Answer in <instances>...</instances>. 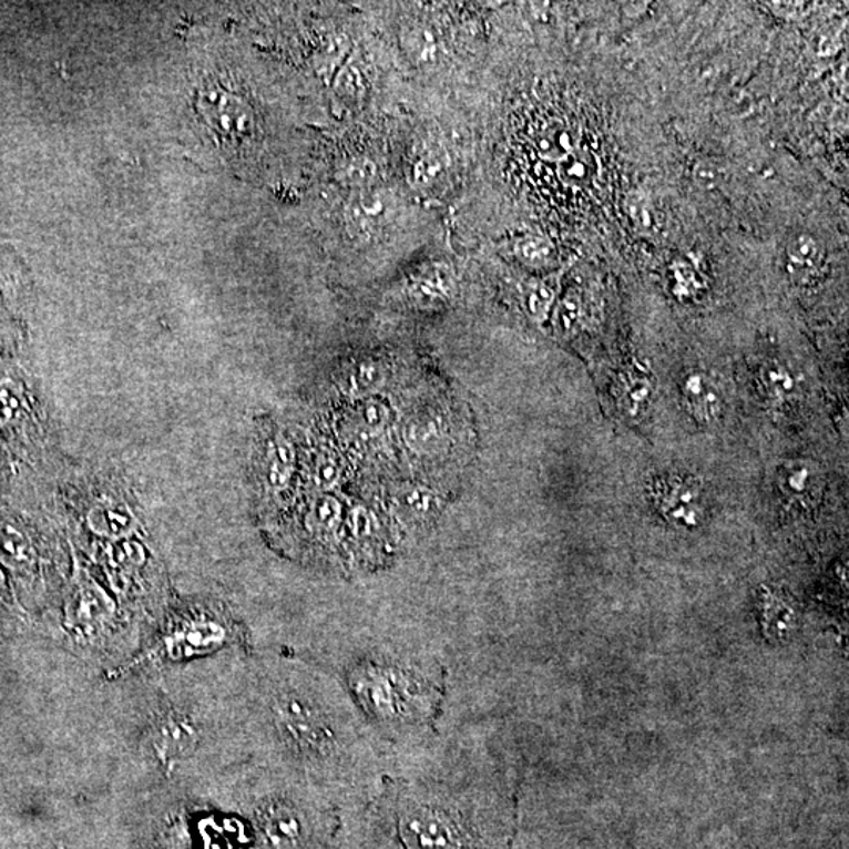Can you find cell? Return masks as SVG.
Wrapping results in <instances>:
<instances>
[{
	"label": "cell",
	"instance_id": "obj_1",
	"mask_svg": "<svg viewBox=\"0 0 849 849\" xmlns=\"http://www.w3.org/2000/svg\"><path fill=\"white\" fill-rule=\"evenodd\" d=\"M351 849H502L501 825L466 796L408 788L345 829Z\"/></svg>",
	"mask_w": 849,
	"mask_h": 849
},
{
	"label": "cell",
	"instance_id": "obj_2",
	"mask_svg": "<svg viewBox=\"0 0 849 849\" xmlns=\"http://www.w3.org/2000/svg\"><path fill=\"white\" fill-rule=\"evenodd\" d=\"M352 693L368 715L382 723L427 719L438 704V689L412 668L386 663L360 664L349 675Z\"/></svg>",
	"mask_w": 849,
	"mask_h": 849
},
{
	"label": "cell",
	"instance_id": "obj_3",
	"mask_svg": "<svg viewBox=\"0 0 849 849\" xmlns=\"http://www.w3.org/2000/svg\"><path fill=\"white\" fill-rule=\"evenodd\" d=\"M276 719L285 739L304 754H321L333 735L325 717L303 698L282 697L277 700Z\"/></svg>",
	"mask_w": 849,
	"mask_h": 849
},
{
	"label": "cell",
	"instance_id": "obj_4",
	"mask_svg": "<svg viewBox=\"0 0 849 849\" xmlns=\"http://www.w3.org/2000/svg\"><path fill=\"white\" fill-rule=\"evenodd\" d=\"M397 201L385 187L374 186L349 194L344 209L345 227L351 238L367 243L392 223Z\"/></svg>",
	"mask_w": 849,
	"mask_h": 849
},
{
	"label": "cell",
	"instance_id": "obj_5",
	"mask_svg": "<svg viewBox=\"0 0 849 849\" xmlns=\"http://www.w3.org/2000/svg\"><path fill=\"white\" fill-rule=\"evenodd\" d=\"M348 558L360 565H374L389 555V535L378 514L366 505H355L347 512L344 544Z\"/></svg>",
	"mask_w": 849,
	"mask_h": 849
},
{
	"label": "cell",
	"instance_id": "obj_6",
	"mask_svg": "<svg viewBox=\"0 0 849 849\" xmlns=\"http://www.w3.org/2000/svg\"><path fill=\"white\" fill-rule=\"evenodd\" d=\"M657 510L672 524L679 528H697L704 521L706 510L700 488L683 477H664L653 488Z\"/></svg>",
	"mask_w": 849,
	"mask_h": 849
},
{
	"label": "cell",
	"instance_id": "obj_7",
	"mask_svg": "<svg viewBox=\"0 0 849 849\" xmlns=\"http://www.w3.org/2000/svg\"><path fill=\"white\" fill-rule=\"evenodd\" d=\"M68 623L84 633H92L106 625L114 615V603L106 592L82 574L74 582L73 592L68 601Z\"/></svg>",
	"mask_w": 849,
	"mask_h": 849
},
{
	"label": "cell",
	"instance_id": "obj_8",
	"mask_svg": "<svg viewBox=\"0 0 849 849\" xmlns=\"http://www.w3.org/2000/svg\"><path fill=\"white\" fill-rule=\"evenodd\" d=\"M345 518L347 512H345L344 502L333 492H328L311 499L304 524L311 540L337 554L344 544Z\"/></svg>",
	"mask_w": 849,
	"mask_h": 849
},
{
	"label": "cell",
	"instance_id": "obj_9",
	"mask_svg": "<svg viewBox=\"0 0 849 849\" xmlns=\"http://www.w3.org/2000/svg\"><path fill=\"white\" fill-rule=\"evenodd\" d=\"M390 422H392V411L389 406L374 397L352 405L347 422L344 423V430L349 434V442L360 450L364 447L377 446L379 439L386 434Z\"/></svg>",
	"mask_w": 849,
	"mask_h": 849
},
{
	"label": "cell",
	"instance_id": "obj_10",
	"mask_svg": "<svg viewBox=\"0 0 849 849\" xmlns=\"http://www.w3.org/2000/svg\"><path fill=\"white\" fill-rule=\"evenodd\" d=\"M409 298L423 307L449 303L457 291L453 269L446 263H430L416 270L406 285Z\"/></svg>",
	"mask_w": 849,
	"mask_h": 849
},
{
	"label": "cell",
	"instance_id": "obj_11",
	"mask_svg": "<svg viewBox=\"0 0 849 849\" xmlns=\"http://www.w3.org/2000/svg\"><path fill=\"white\" fill-rule=\"evenodd\" d=\"M390 370L381 359L364 358L349 364L337 379L338 389L349 400L377 397L387 386Z\"/></svg>",
	"mask_w": 849,
	"mask_h": 849
},
{
	"label": "cell",
	"instance_id": "obj_12",
	"mask_svg": "<svg viewBox=\"0 0 849 849\" xmlns=\"http://www.w3.org/2000/svg\"><path fill=\"white\" fill-rule=\"evenodd\" d=\"M90 531L112 540H126L137 531L139 522L130 507L114 499H103L90 509Z\"/></svg>",
	"mask_w": 849,
	"mask_h": 849
},
{
	"label": "cell",
	"instance_id": "obj_13",
	"mask_svg": "<svg viewBox=\"0 0 849 849\" xmlns=\"http://www.w3.org/2000/svg\"><path fill=\"white\" fill-rule=\"evenodd\" d=\"M263 473H265L266 491L270 494H282L290 488L296 473V450L290 439L282 434L270 439L265 453Z\"/></svg>",
	"mask_w": 849,
	"mask_h": 849
},
{
	"label": "cell",
	"instance_id": "obj_14",
	"mask_svg": "<svg viewBox=\"0 0 849 849\" xmlns=\"http://www.w3.org/2000/svg\"><path fill=\"white\" fill-rule=\"evenodd\" d=\"M197 741V732L186 717L167 716L160 720L152 735V746L163 760H176L190 753Z\"/></svg>",
	"mask_w": 849,
	"mask_h": 849
},
{
	"label": "cell",
	"instance_id": "obj_15",
	"mask_svg": "<svg viewBox=\"0 0 849 849\" xmlns=\"http://www.w3.org/2000/svg\"><path fill=\"white\" fill-rule=\"evenodd\" d=\"M682 393L695 420L709 424L719 419L723 400L715 382L705 374L694 371L687 375L682 385Z\"/></svg>",
	"mask_w": 849,
	"mask_h": 849
},
{
	"label": "cell",
	"instance_id": "obj_16",
	"mask_svg": "<svg viewBox=\"0 0 849 849\" xmlns=\"http://www.w3.org/2000/svg\"><path fill=\"white\" fill-rule=\"evenodd\" d=\"M393 514L400 521L422 522L438 514L441 499L423 484H405L390 499Z\"/></svg>",
	"mask_w": 849,
	"mask_h": 849
},
{
	"label": "cell",
	"instance_id": "obj_17",
	"mask_svg": "<svg viewBox=\"0 0 849 849\" xmlns=\"http://www.w3.org/2000/svg\"><path fill=\"white\" fill-rule=\"evenodd\" d=\"M227 631L214 620H195L180 627L174 637L168 641V649L182 652L180 655L212 649L223 645Z\"/></svg>",
	"mask_w": 849,
	"mask_h": 849
},
{
	"label": "cell",
	"instance_id": "obj_18",
	"mask_svg": "<svg viewBox=\"0 0 849 849\" xmlns=\"http://www.w3.org/2000/svg\"><path fill=\"white\" fill-rule=\"evenodd\" d=\"M405 442L412 453L433 454L446 444L447 427L444 419L434 412L411 417L405 427Z\"/></svg>",
	"mask_w": 849,
	"mask_h": 849
},
{
	"label": "cell",
	"instance_id": "obj_19",
	"mask_svg": "<svg viewBox=\"0 0 849 849\" xmlns=\"http://www.w3.org/2000/svg\"><path fill=\"white\" fill-rule=\"evenodd\" d=\"M214 122L224 134L246 137L255 125L254 112L246 101L227 92H216Z\"/></svg>",
	"mask_w": 849,
	"mask_h": 849
},
{
	"label": "cell",
	"instance_id": "obj_20",
	"mask_svg": "<svg viewBox=\"0 0 849 849\" xmlns=\"http://www.w3.org/2000/svg\"><path fill=\"white\" fill-rule=\"evenodd\" d=\"M368 88H370V79H368L366 63L358 51H351L334 76V93L341 103L359 106L366 100Z\"/></svg>",
	"mask_w": 849,
	"mask_h": 849
},
{
	"label": "cell",
	"instance_id": "obj_21",
	"mask_svg": "<svg viewBox=\"0 0 849 849\" xmlns=\"http://www.w3.org/2000/svg\"><path fill=\"white\" fill-rule=\"evenodd\" d=\"M311 483L318 494H328L338 488L345 477V466L333 450H321L311 464Z\"/></svg>",
	"mask_w": 849,
	"mask_h": 849
},
{
	"label": "cell",
	"instance_id": "obj_22",
	"mask_svg": "<svg viewBox=\"0 0 849 849\" xmlns=\"http://www.w3.org/2000/svg\"><path fill=\"white\" fill-rule=\"evenodd\" d=\"M449 167V157L444 150L430 149L422 153L411 167V184L428 187L438 182Z\"/></svg>",
	"mask_w": 849,
	"mask_h": 849
},
{
	"label": "cell",
	"instance_id": "obj_23",
	"mask_svg": "<svg viewBox=\"0 0 849 849\" xmlns=\"http://www.w3.org/2000/svg\"><path fill=\"white\" fill-rule=\"evenodd\" d=\"M788 265L791 274L806 276L820 266L821 249L809 235H799L788 246Z\"/></svg>",
	"mask_w": 849,
	"mask_h": 849
},
{
	"label": "cell",
	"instance_id": "obj_24",
	"mask_svg": "<svg viewBox=\"0 0 849 849\" xmlns=\"http://www.w3.org/2000/svg\"><path fill=\"white\" fill-rule=\"evenodd\" d=\"M555 296H558V288L551 280H540L532 284L524 293V307L529 317L543 323L550 317Z\"/></svg>",
	"mask_w": 849,
	"mask_h": 849
},
{
	"label": "cell",
	"instance_id": "obj_25",
	"mask_svg": "<svg viewBox=\"0 0 849 849\" xmlns=\"http://www.w3.org/2000/svg\"><path fill=\"white\" fill-rule=\"evenodd\" d=\"M536 149L544 160L562 161L574 152L573 135L563 126L546 127L536 141Z\"/></svg>",
	"mask_w": 849,
	"mask_h": 849
},
{
	"label": "cell",
	"instance_id": "obj_26",
	"mask_svg": "<svg viewBox=\"0 0 849 849\" xmlns=\"http://www.w3.org/2000/svg\"><path fill=\"white\" fill-rule=\"evenodd\" d=\"M0 559L11 566H21L32 560V548L22 533L10 525L0 528Z\"/></svg>",
	"mask_w": 849,
	"mask_h": 849
},
{
	"label": "cell",
	"instance_id": "obj_27",
	"mask_svg": "<svg viewBox=\"0 0 849 849\" xmlns=\"http://www.w3.org/2000/svg\"><path fill=\"white\" fill-rule=\"evenodd\" d=\"M817 471L810 464L798 463L788 466L782 475V490L790 498L801 499L814 491L817 483Z\"/></svg>",
	"mask_w": 849,
	"mask_h": 849
},
{
	"label": "cell",
	"instance_id": "obj_28",
	"mask_svg": "<svg viewBox=\"0 0 849 849\" xmlns=\"http://www.w3.org/2000/svg\"><path fill=\"white\" fill-rule=\"evenodd\" d=\"M340 180L344 184H347L349 190H351V193L377 186V164L371 163V161L366 160V157H359V160L351 161V163L347 164V167L341 171Z\"/></svg>",
	"mask_w": 849,
	"mask_h": 849
},
{
	"label": "cell",
	"instance_id": "obj_29",
	"mask_svg": "<svg viewBox=\"0 0 849 849\" xmlns=\"http://www.w3.org/2000/svg\"><path fill=\"white\" fill-rule=\"evenodd\" d=\"M349 44H351V41L348 40L347 35H344V33H334L321 49V54H319V58H321V65H319V68H325L323 71H325L326 74L336 76L337 71L340 70L345 60L351 54V47H349Z\"/></svg>",
	"mask_w": 849,
	"mask_h": 849
},
{
	"label": "cell",
	"instance_id": "obj_30",
	"mask_svg": "<svg viewBox=\"0 0 849 849\" xmlns=\"http://www.w3.org/2000/svg\"><path fill=\"white\" fill-rule=\"evenodd\" d=\"M406 47L409 48L412 58L419 62H430L438 58V40L430 30L424 28H412L406 32Z\"/></svg>",
	"mask_w": 849,
	"mask_h": 849
},
{
	"label": "cell",
	"instance_id": "obj_31",
	"mask_svg": "<svg viewBox=\"0 0 849 849\" xmlns=\"http://www.w3.org/2000/svg\"><path fill=\"white\" fill-rule=\"evenodd\" d=\"M763 385L771 396L777 398L790 396L796 387L790 371L780 366H771L763 370Z\"/></svg>",
	"mask_w": 849,
	"mask_h": 849
},
{
	"label": "cell",
	"instance_id": "obj_32",
	"mask_svg": "<svg viewBox=\"0 0 849 849\" xmlns=\"http://www.w3.org/2000/svg\"><path fill=\"white\" fill-rule=\"evenodd\" d=\"M551 254V243L543 238H525L516 246L518 257L532 266H541L550 262Z\"/></svg>",
	"mask_w": 849,
	"mask_h": 849
},
{
	"label": "cell",
	"instance_id": "obj_33",
	"mask_svg": "<svg viewBox=\"0 0 849 849\" xmlns=\"http://www.w3.org/2000/svg\"><path fill=\"white\" fill-rule=\"evenodd\" d=\"M580 298H577L574 293H570V295L565 296L562 303L559 304L558 310H555V326H558L560 333H571V330L574 329V326L577 325V321H580Z\"/></svg>",
	"mask_w": 849,
	"mask_h": 849
},
{
	"label": "cell",
	"instance_id": "obj_34",
	"mask_svg": "<svg viewBox=\"0 0 849 849\" xmlns=\"http://www.w3.org/2000/svg\"><path fill=\"white\" fill-rule=\"evenodd\" d=\"M144 559V550H142L141 544L127 539L120 540L114 546V552H112V560H114L116 566H123V569H126V566H133L134 569V566L142 565Z\"/></svg>",
	"mask_w": 849,
	"mask_h": 849
},
{
	"label": "cell",
	"instance_id": "obj_35",
	"mask_svg": "<svg viewBox=\"0 0 849 849\" xmlns=\"http://www.w3.org/2000/svg\"><path fill=\"white\" fill-rule=\"evenodd\" d=\"M631 217L644 232L657 231L656 212L644 198L637 197L630 205Z\"/></svg>",
	"mask_w": 849,
	"mask_h": 849
},
{
	"label": "cell",
	"instance_id": "obj_36",
	"mask_svg": "<svg viewBox=\"0 0 849 849\" xmlns=\"http://www.w3.org/2000/svg\"><path fill=\"white\" fill-rule=\"evenodd\" d=\"M560 163V174L563 178L570 180V182H582L589 174L587 164L581 160L576 153H570L569 156L563 157Z\"/></svg>",
	"mask_w": 849,
	"mask_h": 849
},
{
	"label": "cell",
	"instance_id": "obj_37",
	"mask_svg": "<svg viewBox=\"0 0 849 849\" xmlns=\"http://www.w3.org/2000/svg\"><path fill=\"white\" fill-rule=\"evenodd\" d=\"M14 408H17V401L10 396L9 390H0V420H9Z\"/></svg>",
	"mask_w": 849,
	"mask_h": 849
},
{
	"label": "cell",
	"instance_id": "obj_38",
	"mask_svg": "<svg viewBox=\"0 0 849 849\" xmlns=\"http://www.w3.org/2000/svg\"><path fill=\"white\" fill-rule=\"evenodd\" d=\"M773 9H777L782 14H787V17H790V14H796L798 11H807L806 7L807 3L804 2H780V3H771Z\"/></svg>",
	"mask_w": 849,
	"mask_h": 849
},
{
	"label": "cell",
	"instance_id": "obj_39",
	"mask_svg": "<svg viewBox=\"0 0 849 849\" xmlns=\"http://www.w3.org/2000/svg\"><path fill=\"white\" fill-rule=\"evenodd\" d=\"M839 47V41L833 39V37H826V39L821 41L820 52L822 55L833 54Z\"/></svg>",
	"mask_w": 849,
	"mask_h": 849
},
{
	"label": "cell",
	"instance_id": "obj_40",
	"mask_svg": "<svg viewBox=\"0 0 849 849\" xmlns=\"http://www.w3.org/2000/svg\"><path fill=\"white\" fill-rule=\"evenodd\" d=\"M336 849H351V848L348 847L347 841H345L344 839H340V841H338L337 843Z\"/></svg>",
	"mask_w": 849,
	"mask_h": 849
}]
</instances>
